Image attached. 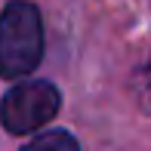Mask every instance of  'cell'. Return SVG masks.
<instances>
[{
  "label": "cell",
  "instance_id": "6da1fadb",
  "mask_svg": "<svg viewBox=\"0 0 151 151\" xmlns=\"http://www.w3.org/2000/svg\"><path fill=\"white\" fill-rule=\"evenodd\" d=\"M43 59V22L28 0H12L0 12V77H28Z\"/></svg>",
  "mask_w": 151,
  "mask_h": 151
},
{
  "label": "cell",
  "instance_id": "7a4b0ae2",
  "mask_svg": "<svg viewBox=\"0 0 151 151\" xmlns=\"http://www.w3.org/2000/svg\"><path fill=\"white\" fill-rule=\"evenodd\" d=\"M62 96L50 80H28V83L12 86L0 102V123L6 133H37L59 114Z\"/></svg>",
  "mask_w": 151,
  "mask_h": 151
},
{
  "label": "cell",
  "instance_id": "3957f363",
  "mask_svg": "<svg viewBox=\"0 0 151 151\" xmlns=\"http://www.w3.org/2000/svg\"><path fill=\"white\" fill-rule=\"evenodd\" d=\"M22 151H80L77 139L65 129H52V133H40L25 145Z\"/></svg>",
  "mask_w": 151,
  "mask_h": 151
},
{
  "label": "cell",
  "instance_id": "277c9868",
  "mask_svg": "<svg viewBox=\"0 0 151 151\" xmlns=\"http://www.w3.org/2000/svg\"><path fill=\"white\" fill-rule=\"evenodd\" d=\"M133 93H136V99H139L142 111L151 114V56L145 59V65L136 71V77H133Z\"/></svg>",
  "mask_w": 151,
  "mask_h": 151
}]
</instances>
